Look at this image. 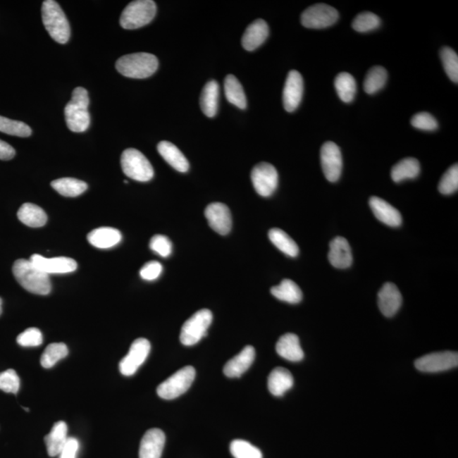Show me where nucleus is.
Returning <instances> with one entry per match:
<instances>
[{
  "instance_id": "c85d7f7f",
  "label": "nucleus",
  "mask_w": 458,
  "mask_h": 458,
  "mask_svg": "<svg viewBox=\"0 0 458 458\" xmlns=\"http://www.w3.org/2000/svg\"><path fill=\"white\" fill-rule=\"evenodd\" d=\"M219 99V85L212 80L204 87L201 97V108L203 113L208 118H214L218 112Z\"/></svg>"
},
{
  "instance_id": "b1692460",
  "label": "nucleus",
  "mask_w": 458,
  "mask_h": 458,
  "mask_svg": "<svg viewBox=\"0 0 458 458\" xmlns=\"http://www.w3.org/2000/svg\"><path fill=\"white\" fill-rule=\"evenodd\" d=\"M159 152L163 159L178 172L186 173L190 169V163L183 154L179 151V149L168 141H161L157 147Z\"/></svg>"
},
{
  "instance_id": "393cba45",
  "label": "nucleus",
  "mask_w": 458,
  "mask_h": 458,
  "mask_svg": "<svg viewBox=\"0 0 458 458\" xmlns=\"http://www.w3.org/2000/svg\"><path fill=\"white\" fill-rule=\"evenodd\" d=\"M276 351L278 355L290 361H299L304 358V352L299 344V337L294 334L281 336L277 342Z\"/></svg>"
},
{
  "instance_id": "49530a36",
  "label": "nucleus",
  "mask_w": 458,
  "mask_h": 458,
  "mask_svg": "<svg viewBox=\"0 0 458 458\" xmlns=\"http://www.w3.org/2000/svg\"><path fill=\"white\" fill-rule=\"evenodd\" d=\"M149 247L154 252L162 257L169 256L173 251V244L171 240L168 237L161 235L152 237L151 242H149Z\"/></svg>"
},
{
  "instance_id": "f03ea898",
  "label": "nucleus",
  "mask_w": 458,
  "mask_h": 458,
  "mask_svg": "<svg viewBox=\"0 0 458 458\" xmlns=\"http://www.w3.org/2000/svg\"><path fill=\"white\" fill-rule=\"evenodd\" d=\"M89 97L85 87H78L74 89L72 99L65 107L66 124L70 131L85 132L90 125L89 110Z\"/></svg>"
},
{
  "instance_id": "aec40b11",
  "label": "nucleus",
  "mask_w": 458,
  "mask_h": 458,
  "mask_svg": "<svg viewBox=\"0 0 458 458\" xmlns=\"http://www.w3.org/2000/svg\"><path fill=\"white\" fill-rule=\"evenodd\" d=\"M328 261L336 268L345 269L352 264L353 257L351 247L343 237H336L330 245Z\"/></svg>"
},
{
  "instance_id": "39448f33",
  "label": "nucleus",
  "mask_w": 458,
  "mask_h": 458,
  "mask_svg": "<svg viewBox=\"0 0 458 458\" xmlns=\"http://www.w3.org/2000/svg\"><path fill=\"white\" fill-rule=\"evenodd\" d=\"M156 14V5L152 0H137L125 8L120 18L124 29L132 30L152 22Z\"/></svg>"
},
{
  "instance_id": "f3484780",
  "label": "nucleus",
  "mask_w": 458,
  "mask_h": 458,
  "mask_svg": "<svg viewBox=\"0 0 458 458\" xmlns=\"http://www.w3.org/2000/svg\"><path fill=\"white\" fill-rule=\"evenodd\" d=\"M378 307L385 316H393L402 306V297L397 285L386 283L378 295Z\"/></svg>"
},
{
  "instance_id": "72a5a7b5",
  "label": "nucleus",
  "mask_w": 458,
  "mask_h": 458,
  "mask_svg": "<svg viewBox=\"0 0 458 458\" xmlns=\"http://www.w3.org/2000/svg\"><path fill=\"white\" fill-rule=\"evenodd\" d=\"M52 188L65 197H77L87 190L85 182L76 178H64L51 182Z\"/></svg>"
},
{
  "instance_id": "de8ad7c7",
  "label": "nucleus",
  "mask_w": 458,
  "mask_h": 458,
  "mask_svg": "<svg viewBox=\"0 0 458 458\" xmlns=\"http://www.w3.org/2000/svg\"><path fill=\"white\" fill-rule=\"evenodd\" d=\"M162 266L160 262L151 261L147 262L140 270V276L144 280L153 281L160 277Z\"/></svg>"
},
{
  "instance_id": "a878e982",
  "label": "nucleus",
  "mask_w": 458,
  "mask_h": 458,
  "mask_svg": "<svg viewBox=\"0 0 458 458\" xmlns=\"http://www.w3.org/2000/svg\"><path fill=\"white\" fill-rule=\"evenodd\" d=\"M293 385L292 374L286 369L276 368L269 374L268 390L274 397H283L287 391L292 388Z\"/></svg>"
},
{
  "instance_id": "6ab92c4d",
  "label": "nucleus",
  "mask_w": 458,
  "mask_h": 458,
  "mask_svg": "<svg viewBox=\"0 0 458 458\" xmlns=\"http://www.w3.org/2000/svg\"><path fill=\"white\" fill-rule=\"evenodd\" d=\"M256 357V351L247 345L238 355L233 357L224 366L223 373L228 378H240L251 368Z\"/></svg>"
},
{
  "instance_id": "2eb2a0df",
  "label": "nucleus",
  "mask_w": 458,
  "mask_h": 458,
  "mask_svg": "<svg viewBox=\"0 0 458 458\" xmlns=\"http://www.w3.org/2000/svg\"><path fill=\"white\" fill-rule=\"evenodd\" d=\"M205 216L208 224L221 235H226L231 231L232 216L229 208L223 203H212L206 208Z\"/></svg>"
},
{
  "instance_id": "9d476101",
  "label": "nucleus",
  "mask_w": 458,
  "mask_h": 458,
  "mask_svg": "<svg viewBox=\"0 0 458 458\" xmlns=\"http://www.w3.org/2000/svg\"><path fill=\"white\" fill-rule=\"evenodd\" d=\"M254 189L261 197H269L278 188V174L273 165L261 162L252 171Z\"/></svg>"
},
{
  "instance_id": "0eeeda50",
  "label": "nucleus",
  "mask_w": 458,
  "mask_h": 458,
  "mask_svg": "<svg viewBox=\"0 0 458 458\" xmlns=\"http://www.w3.org/2000/svg\"><path fill=\"white\" fill-rule=\"evenodd\" d=\"M194 378L195 369L192 366H186L161 383L157 387V394L165 400L178 398L190 388Z\"/></svg>"
},
{
  "instance_id": "5701e85b",
  "label": "nucleus",
  "mask_w": 458,
  "mask_h": 458,
  "mask_svg": "<svg viewBox=\"0 0 458 458\" xmlns=\"http://www.w3.org/2000/svg\"><path fill=\"white\" fill-rule=\"evenodd\" d=\"M87 240L94 247L109 249L120 242L122 234L118 229L113 228H99L87 235Z\"/></svg>"
},
{
  "instance_id": "7c9ffc66",
  "label": "nucleus",
  "mask_w": 458,
  "mask_h": 458,
  "mask_svg": "<svg viewBox=\"0 0 458 458\" xmlns=\"http://www.w3.org/2000/svg\"><path fill=\"white\" fill-rule=\"evenodd\" d=\"M271 293L280 301L290 304L301 302L303 297L302 290L290 280H284L280 285L273 287Z\"/></svg>"
},
{
  "instance_id": "f8f14e48",
  "label": "nucleus",
  "mask_w": 458,
  "mask_h": 458,
  "mask_svg": "<svg viewBox=\"0 0 458 458\" xmlns=\"http://www.w3.org/2000/svg\"><path fill=\"white\" fill-rule=\"evenodd\" d=\"M151 352V343L144 338L133 341L128 355L123 358L119 364L120 373L124 376H132L144 364Z\"/></svg>"
},
{
  "instance_id": "58836bf2",
  "label": "nucleus",
  "mask_w": 458,
  "mask_h": 458,
  "mask_svg": "<svg viewBox=\"0 0 458 458\" xmlns=\"http://www.w3.org/2000/svg\"><path fill=\"white\" fill-rule=\"evenodd\" d=\"M380 18L372 12H362L356 16L352 22L354 30L358 32H368L380 26Z\"/></svg>"
},
{
  "instance_id": "6e6552de",
  "label": "nucleus",
  "mask_w": 458,
  "mask_h": 458,
  "mask_svg": "<svg viewBox=\"0 0 458 458\" xmlns=\"http://www.w3.org/2000/svg\"><path fill=\"white\" fill-rule=\"evenodd\" d=\"M211 322L212 314L210 310L202 309L195 312L181 328V343L186 347L197 344L203 337L206 336Z\"/></svg>"
},
{
  "instance_id": "79ce46f5",
  "label": "nucleus",
  "mask_w": 458,
  "mask_h": 458,
  "mask_svg": "<svg viewBox=\"0 0 458 458\" xmlns=\"http://www.w3.org/2000/svg\"><path fill=\"white\" fill-rule=\"evenodd\" d=\"M458 190V166L453 165L441 178L439 191L443 194H452Z\"/></svg>"
},
{
  "instance_id": "c9c22d12",
  "label": "nucleus",
  "mask_w": 458,
  "mask_h": 458,
  "mask_svg": "<svg viewBox=\"0 0 458 458\" xmlns=\"http://www.w3.org/2000/svg\"><path fill=\"white\" fill-rule=\"evenodd\" d=\"M387 77V70L382 66H376L369 70L365 78L364 87L366 94H373L385 87Z\"/></svg>"
},
{
  "instance_id": "1a4fd4ad",
  "label": "nucleus",
  "mask_w": 458,
  "mask_h": 458,
  "mask_svg": "<svg viewBox=\"0 0 458 458\" xmlns=\"http://www.w3.org/2000/svg\"><path fill=\"white\" fill-rule=\"evenodd\" d=\"M339 19L335 8L326 4H316L307 8L302 15V24L307 28L322 29L333 26Z\"/></svg>"
},
{
  "instance_id": "4468645a",
  "label": "nucleus",
  "mask_w": 458,
  "mask_h": 458,
  "mask_svg": "<svg viewBox=\"0 0 458 458\" xmlns=\"http://www.w3.org/2000/svg\"><path fill=\"white\" fill-rule=\"evenodd\" d=\"M304 92L303 78L297 70H290L287 76L283 92V102L285 109L293 112L297 109L302 102Z\"/></svg>"
},
{
  "instance_id": "ddd939ff",
  "label": "nucleus",
  "mask_w": 458,
  "mask_h": 458,
  "mask_svg": "<svg viewBox=\"0 0 458 458\" xmlns=\"http://www.w3.org/2000/svg\"><path fill=\"white\" fill-rule=\"evenodd\" d=\"M320 157L324 176L331 182L338 181L343 166L342 156L338 145L333 142L323 144Z\"/></svg>"
},
{
  "instance_id": "20e7f679",
  "label": "nucleus",
  "mask_w": 458,
  "mask_h": 458,
  "mask_svg": "<svg viewBox=\"0 0 458 458\" xmlns=\"http://www.w3.org/2000/svg\"><path fill=\"white\" fill-rule=\"evenodd\" d=\"M42 19L54 40L62 44L68 43L70 36V24L59 4L46 0L42 6Z\"/></svg>"
},
{
  "instance_id": "ea45409f",
  "label": "nucleus",
  "mask_w": 458,
  "mask_h": 458,
  "mask_svg": "<svg viewBox=\"0 0 458 458\" xmlns=\"http://www.w3.org/2000/svg\"><path fill=\"white\" fill-rule=\"evenodd\" d=\"M230 452L235 458H262L259 449L243 440H233L230 444Z\"/></svg>"
},
{
  "instance_id": "c756f323",
  "label": "nucleus",
  "mask_w": 458,
  "mask_h": 458,
  "mask_svg": "<svg viewBox=\"0 0 458 458\" xmlns=\"http://www.w3.org/2000/svg\"><path fill=\"white\" fill-rule=\"evenodd\" d=\"M225 95L229 103L241 110L245 109L247 106V97L241 83L233 75H228L224 82Z\"/></svg>"
},
{
  "instance_id": "8fccbe9b",
  "label": "nucleus",
  "mask_w": 458,
  "mask_h": 458,
  "mask_svg": "<svg viewBox=\"0 0 458 458\" xmlns=\"http://www.w3.org/2000/svg\"><path fill=\"white\" fill-rule=\"evenodd\" d=\"M15 156V149L5 141L0 140V160L9 161Z\"/></svg>"
},
{
  "instance_id": "412c9836",
  "label": "nucleus",
  "mask_w": 458,
  "mask_h": 458,
  "mask_svg": "<svg viewBox=\"0 0 458 458\" xmlns=\"http://www.w3.org/2000/svg\"><path fill=\"white\" fill-rule=\"evenodd\" d=\"M369 206L373 215L381 223L390 227H399L402 224L401 213L384 199L373 197L369 199Z\"/></svg>"
},
{
  "instance_id": "cd10ccee",
  "label": "nucleus",
  "mask_w": 458,
  "mask_h": 458,
  "mask_svg": "<svg viewBox=\"0 0 458 458\" xmlns=\"http://www.w3.org/2000/svg\"><path fill=\"white\" fill-rule=\"evenodd\" d=\"M18 216L20 222L31 228H41L47 223V215L41 207L32 203H25L20 206Z\"/></svg>"
},
{
  "instance_id": "e433bc0d",
  "label": "nucleus",
  "mask_w": 458,
  "mask_h": 458,
  "mask_svg": "<svg viewBox=\"0 0 458 458\" xmlns=\"http://www.w3.org/2000/svg\"><path fill=\"white\" fill-rule=\"evenodd\" d=\"M68 348L64 343H53L49 345L44 349L43 355L41 357V365L44 369H51L58 361L68 356Z\"/></svg>"
},
{
  "instance_id": "a19ab883",
  "label": "nucleus",
  "mask_w": 458,
  "mask_h": 458,
  "mask_svg": "<svg viewBox=\"0 0 458 458\" xmlns=\"http://www.w3.org/2000/svg\"><path fill=\"white\" fill-rule=\"evenodd\" d=\"M445 73L453 82H458V56L457 54L449 47H444L440 51Z\"/></svg>"
},
{
  "instance_id": "09e8293b",
  "label": "nucleus",
  "mask_w": 458,
  "mask_h": 458,
  "mask_svg": "<svg viewBox=\"0 0 458 458\" xmlns=\"http://www.w3.org/2000/svg\"><path fill=\"white\" fill-rule=\"evenodd\" d=\"M79 450V442L76 438L68 437V440L62 448L59 456L60 458H77V453Z\"/></svg>"
},
{
  "instance_id": "c03bdc74",
  "label": "nucleus",
  "mask_w": 458,
  "mask_h": 458,
  "mask_svg": "<svg viewBox=\"0 0 458 458\" xmlns=\"http://www.w3.org/2000/svg\"><path fill=\"white\" fill-rule=\"evenodd\" d=\"M43 335L37 328H30L18 336V343L24 347H39L43 343Z\"/></svg>"
},
{
  "instance_id": "3c124183",
  "label": "nucleus",
  "mask_w": 458,
  "mask_h": 458,
  "mask_svg": "<svg viewBox=\"0 0 458 458\" xmlns=\"http://www.w3.org/2000/svg\"><path fill=\"white\" fill-rule=\"evenodd\" d=\"M2 304H3L2 299L0 298V315L2 314V311H3V310H2Z\"/></svg>"
},
{
  "instance_id": "423d86ee",
  "label": "nucleus",
  "mask_w": 458,
  "mask_h": 458,
  "mask_svg": "<svg viewBox=\"0 0 458 458\" xmlns=\"http://www.w3.org/2000/svg\"><path fill=\"white\" fill-rule=\"evenodd\" d=\"M120 165L127 177L139 182H148L154 177V169L147 157L135 149H128L120 157Z\"/></svg>"
},
{
  "instance_id": "f704fd0d",
  "label": "nucleus",
  "mask_w": 458,
  "mask_h": 458,
  "mask_svg": "<svg viewBox=\"0 0 458 458\" xmlns=\"http://www.w3.org/2000/svg\"><path fill=\"white\" fill-rule=\"evenodd\" d=\"M335 87L338 97L345 103H351L357 92L355 78L347 73H341L336 77Z\"/></svg>"
},
{
  "instance_id": "4c0bfd02",
  "label": "nucleus",
  "mask_w": 458,
  "mask_h": 458,
  "mask_svg": "<svg viewBox=\"0 0 458 458\" xmlns=\"http://www.w3.org/2000/svg\"><path fill=\"white\" fill-rule=\"evenodd\" d=\"M0 132L22 137H27L32 135V129L27 124L20 120L4 118L1 116H0Z\"/></svg>"
},
{
  "instance_id": "2f4dec72",
  "label": "nucleus",
  "mask_w": 458,
  "mask_h": 458,
  "mask_svg": "<svg viewBox=\"0 0 458 458\" xmlns=\"http://www.w3.org/2000/svg\"><path fill=\"white\" fill-rule=\"evenodd\" d=\"M420 173V164L415 158H405L395 164L391 170V178L395 182H401L406 179H414Z\"/></svg>"
},
{
  "instance_id": "7ed1b4c3",
  "label": "nucleus",
  "mask_w": 458,
  "mask_h": 458,
  "mask_svg": "<svg viewBox=\"0 0 458 458\" xmlns=\"http://www.w3.org/2000/svg\"><path fill=\"white\" fill-rule=\"evenodd\" d=\"M159 66L156 56L149 53H135L119 58L116 68L124 77L144 79L151 77Z\"/></svg>"
},
{
  "instance_id": "37998d69",
  "label": "nucleus",
  "mask_w": 458,
  "mask_h": 458,
  "mask_svg": "<svg viewBox=\"0 0 458 458\" xmlns=\"http://www.w3.org/2000/svg\"><path fill=\"white\" fill-rule=\"evenodd\" d=\"M20 378L14 369L0 373V390L6 393L16 394L20 389Z\"/></svg>"
},
{
  "instance_id": "4be33fe9",
  "label": "nucleus",
  "mask_w": 458,
  "mask_h": 458,
  "mask_svg": "<svg viewBox=\"0 0 458 458\" xmlns=\"http://www.w3.org/2000/svg\"><path fill=\"white\" fill-rule=\"evenodd\" d=\"M269 35V27L264 20L258 19L249 24L242 37V46L248 51H255Z\"/></svg>"
},
{
  "instance_id": "473e14b6",
  "label": "nucleus",
  "mask_w": 458,
  "mask_h": 458,
  "mask_svg": "<svg viewBox=\"0 0 458 458\" xmlns=\"http://www.w3.org/2000/svg\"><path fill=\"white\" fill-rule=\"evenodd\" d=\"M268 238L275 247L285 255L295 257L298 256L299 247L290 235L280 228H274L268 232Z\"/></svg>"
},
{
  "instance_id": "9b49d317",
  "label": "nucleus",
  "mask_w": 458,
  "mask_h": 458,
  "mask_svg": "<svg viewBox=\"0 0 458 458\" xmlns=\"http://www.w3.org/2000/svg\"><path fill=\"white\" fill-rule=\"evenodd\" d=\"M458 354L442 352L428 354L415 361L416 369L424 373H439L457 368Z\"/></svg>"
},
{
  "instance_id": "a211bd4d",
  "label": "nucleus",
  "mask_w": 458,
  "mask_h": 458,
  "mask_svg": "<svg viewBox=\"0 0 458 458\" xmlns=\"http://www.w3.org/2000/svg\"><path fill=\"white\" fill-rule=\"evenodd\" d=\"M165 442L163 431L159 428L148 431L140 442V458H161Z\"/></svg>"
},
{
  "instance_id": "dca6fc26",
  "label": "nucleus",
  "mask_w": 458,
  "mask_h": 458,
  "mask_svg": "<svg viewBox=\"0 0 458 458\" xmlns=\"http://www.w3.org/2000/svg\"><path fill=\"white\" fill-rule=\"evenodd\" d=\"M29 261L49 275L73 273L78 268L76 261L68 257L45 258L35 254Z\"/></svg>"
},
{
  "instance_id": "a18cd8bd",
  "label": "nucleus",
  "mask_w": 458,
  "mask_h": 458,
  "mask_svg": "<svg viewBox=\"0 0 458 458\" xmlns=\"http://www.w3.org/2000/svg\"><path fill=\"white\" fill-rule=\"evenodd\" d=\"M411 123L415 128L423 131H435L438 128L436 119L428 112H419L412 116Z\"/></svg>"
},
{
  "instance_id": "bb28decb",
  "label": "nucleus",
  "mask_w": 458,
  "mask_h": 458,
  "mask_svg": "<svg viewBox=\"0 0 458 458\" xmlns=\"http://www.w3.org/2000/svg\"><path fill=\"white\" fill-rule=\"evenodd\" d=\"M68 426L64 421H59L54 424L49 434L44 437L46 447L49 457L59 456L66 440H68Z\"/></svg>"
},
{
  "instance_id": "f257e3e1",
  "label": "nucleus",
  "mask_w": 458,
  "mask_h": 458,
  "mask_svg": "<svg viewBox=\"0 0 458 458\" xmlns=\"http://www.w3.org/2000/svg\"><path fill=\"white\" fill-rule=\"evenodd\" d=\"M12 271L16 280L28 292L40 295L51 293V282L49 274L37 268L30 261H16Z\"/></svg>"
}]
</instances>
